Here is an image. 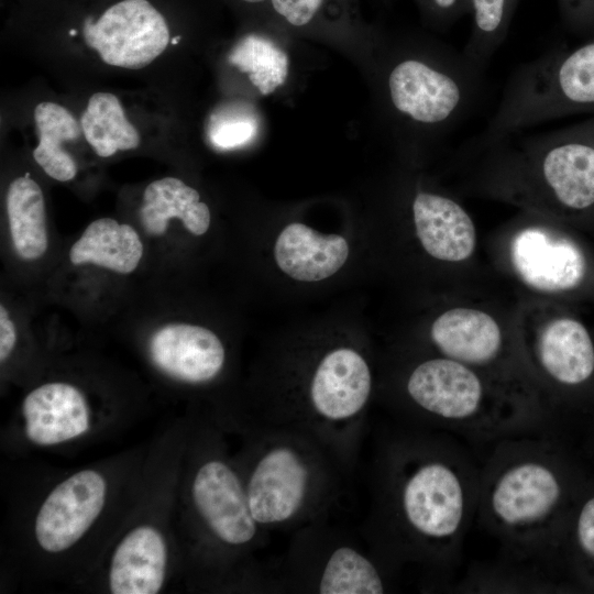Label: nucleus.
Listing matches in <instances>:
<instances>
[{
  "label": "nucleus",
  "mask_w": 594,
  "mask_h": 594,
  "mask_svg": "<svg viewBox=\"0 0 594 594\" xmlns=\"http://www.w3.org/2000/svg\"><path fill=\"white\" fill-rule=\"evenodd\" d=\"M117 485L108 468L77 470L53 485L31 519V544L48 561L77 554L110 518Z\"/></svg>",
  "instance_id": "423d86ee"
},
{
  "label": "nucleus",
  "mask_w": 594,
  "mask_h": 594,
  "mask_svg": "<svg viewBox=\"0 0 594 594\" xmlns=\"http://www.w3.org/2000/svg\"><path fill=\"white\" fill-rule=\"evenodd\" d=\"M69 34H70V35H76V34H77V31H76V30H70Z\"/></svg>",
  "instance_id": "e433bc0d"
},
{
  "label": "nucleus",
  "mask_w": 594,
  "mask_h": 594,
  "mask_svg": "<svg viewBox=\"0 0 594 594\" xmlns=\"http://www.w3.org/2000/svg\"><path fill=\"white\" fill-rule=\"evenodd\" d=\"M140 217L144 229L154 235L165 233L172 218L182 220L195 235H202L210 226L209 207L200 201L198 191L175 177H164L147 185Z\"/></svg>",
  "instance_id": "aec40b11"
},
{
  "label": "nucleus",
  "mask_w": 594,
  "mask_h": 594,
  "mask_svg": "<svg viewBox=\"0 0 594 594\" xmlns=\"http://www.w3.org/2000/svg\"><path fill=\"white\" fill-rule=\"evenodd\" d=\"M22 433L33 446L58 447L90 435L97 425L85 393L67 382H47L21 404Z\"/></svg>",
  "instance_id": "9b49d317"
},
{
  "label": "nucleus",
  "mask_w": 594,
  "mask_h": 594,
  "mask_svg": "<svg viewBox=\"0 0 594 594\" xmlns=\"http://www.w3.org/2000/svg\"><path fill=\"white\" fill-rule=\"evenodd\" d=\"M430 337L440 353L473 367L494 363L503 350L498 323L488 314L472 308H453L432 323Z\"/></svg>",
  "instance_id": "f3484780"
},
{
  "label": "nucleus",
  "mask_w": 594,
  "mask_h": 594,
  "mask_svg": "<svg viewBox=\"0 0 594 594\" xmlns=\"http://www.w3.org/2000/svg\"><path fill=\"white\" fill-rule=\"evenodd\" d=\"M243 1L256 3V2L264 1V0H243Z\"/></svg>",
  "instance_id": "c9c22d12"
},
{
  "label": "nucleus",
  "mask_w": 594,
  "mask_h": 594,
  "mask_svg": "<svg viewBox=\"0 0 594 594\" xmlns=\"http://www.w3.org/2000/svg\"><path fill=\"white\" fill-rule=\"evenodd\" d=\"M142 255L143 244L138 232L111 218L92 221L69 251L74 265L91 263L120 274L132 273Z\"/></svg>",
  "instance_id": "412c9836"
},
{
  "label": "nucleus",
  "mask_w": 594,
  "mask_h": 594,
  "mask_svg": "<svg viewBox=\"0 0 594 594\" xmlns=\"http://www.w3.org/2000/svg\"><path fill=\"white\" fill-rule=\"evenodd\" d=\"M275 11L290 24L301 26L316 14L323 0H271Z\"/></svg>",
  "instance_id": "7c9ffc66"
},
{
  "label": "nucleus",
  "mask_w": 594,
  "mask_h": 594,
  "mask_svg": "<svg viewBox=\"0 0 594 594\" xmlns=\"http://www.w3.org/2000/svg\"><path fill=\"white\" fill-rule=\"evenodd\" d=\"M257 130L258 122L251 109L232 106L210 117L208 138L216 147L231 150L250 143Z\"/></svg>",
  "instance_id": "cd10ccee"
},
{
  "label": "nucleus",
  "mask_w": 594,
  "mask_h": 594,
  "mask_svg": "<svg viewBox=\"0 0 594 594\" xmlns=\"http://www.w3.org/2000/svg\"><path fill=\"white\" fill-rule=\"evenodd\" d=\"M436 10L446 19L459 20L462 15L471 13V0H432Z\"/></svg>",
  "instance_id": "473e14b6"
},
{
  "label": "nucleus",
  "mask_w": 594,
  "mask_h": 594,
  "mask_svg": "<svg viewBox=\"0 0 594 594\" xmlns=\"http://www.w3.org/2000/svg\"><path fill=\"white\" fill-rule=\"evenodd\" d=\"M406 389L422 411L457 431L497 437L536 422L519 409L491 400L473 366L446 356L418 364Z\"/></svg>",
  "instance_id": "20e7f679"
},
{
  "label": "nucleus",
  "mask_w": 594,
  "mask_h": 594,
  "mask_svg": "<svg viewBox=\"0 0 594 594\" xmlns=\"http://www.w3.org/2000/svg\"><path fill=\"white\" fill-rule=\"evenodd\" d=\"M34 120L38 132V144L33 151L35 162L58 182L73 179L77 165L62 143L78 138V122L65 107L51 101L35 107Z\"/></svg>",
  "instance_id": "5701e85b"
},
{
  "label": "nucleus",
  "mask_w": 594,
  "mask_h": 594,
  "mask_svg": "<svg viewBox=\"0 0 594 594\" xmlns=\"http://www.w3.org/2000/svg\"><path fill=\"white\" fill-rule=\"evenodd\" d=\"M186 501L198 522L219 544L241 548L256 536L245 485L224 459L209 455L196 461L186 479Z\"/></svg>",
  "instance_id": "1a4fd4ad"
},
{
  "label": "nucleus",
  "mask_w": 594,
  "mask_h": 594,
  "mask_svg": "<svg viewBox=\"0 0 594 594\" xmlns=\"http://www.w3.org/2000/svg\"><path fill=\"white\" fill-rule=\"evenodd\" d=\"M148 352L164 374L189 384L213 380L226 360L224 346L215 332L188 323L158 329L150 340Z\"/></svg>",
  "instance_id": "4468645a"
},
{
  "label": "nucleus",
  "mask_w": 594,
  "mask_h": 594,
  "mask_svg": "<svg viewBox=\"0 0 594 594\" xmlns=\"http://www.w3.org/2000/svg\"><path fill=\"white\" fill-rule=\"evenodd\" d=\"M519 139L507 134L490 144L505 158L503 165L529 177L563 209L594 207V141L582 123Z\"/></svg>",
  "instance_id": "39448f33"
},
{
  "label": "nucleus",
  "mask_w": 594,
  "mask_h": 594,
  "mask_svg": "<svg viewBox=\"0 0 594 594\" xmlns=\"http://www.w3.org/2000/svg\"><path fill=\"white\" fill-rule=\"evenodd\" d=\"M512 265L521 282L543 293L572 289L585 274V260L571 240L541 226L520 229L510 242Z\"/></svg>",
  "instance_id": "ddd939ff"
},
{
  "label": "nucleus",
  "mask_w": 594,
  "mask_h": 594,
  "mask_svg": "<svg viewBox=\"0 0 594 594\" xmlns=\"http://www.w3.org/2000/svg\"><path fill=\"white\" fill-rule=\"evenodd\" d=\"M309 480L308 465L294 449L279 446L267 450L244 483L255 521L274 525L294 518L304 506Z\"/></svg>",
  "instance_id": "f8f14e48"
},
{
  "label": "nucleus",
  "mask_w": 594,
  "mask_h": 594,
  "mask_svg": "<svg viewBox=\"0 0 594 594\" xmlns=\"http://www.w3.org/2000/svg\"><path fill=\"white\" fill-rule=\"evenodd\" d=\"M411 209L417 237L430 256L461 262L473 254L475 227L459 202L440 194L420 191L415 196Z\"/></svg>",
  "instance_id": "dca6fc26"
},
{
  "label": "nucleus",
  "mask_w": 594,
  "mask_h": 594,
  "mask_svg": "<svg viewBox=\"0 0 594 594\" xmlns=\"http://www.w3.org/2000/svg\"><path fill=\"white\" fill-rule=\"evenodd\" d=\"M582 125L584 127V129L587 131V133L594 141V118L588 121L583 122Z\"/></svg>",
  "instance_id": "72a5a7b5"
},
{
  "label": "nucleus",
  "mask_w": 594,
  "mask_h": 594,
  "mask_svg": "<svg viewBox=\"0 0 594 594\" xmlns=\"http://www.w3.org/2000/svg\"><path fill=\"white\" fill-rule=\"evenodd\" d=\"M179 40H180V36H175V37H173V38L170 40V42H172V44L175 45V44H177V43L179 42Z\"/></svg>",
  "instance_id": "f704fd0d"
},
{
  "label": "nucleus",
  "mask_w": 594,
  "mask_h": 594,
  "mask_svg": "<svg viewBox=\"0 0 594 594\" xmlns=\"http://www.w3.org/2000/svg\"><path fill=\"white\" fill-rule=\"evenodd\" d=\"M322 594H381L385 592L376 566L350 547H340L329 557L319 581Z\"/></svg>",
  "instance_id": "bb28decb"
},
{
  "label": "nucleus",
  "mask_w": 594,
  "mask_h": 594,
  "mask_svg": "<svg viewBox=\"0 0 594 594\" xmlns=\"http://www.w3.org/2000/svg\"><path fill=\"white\" fill-rule=\"evenodd\" d=\"M84 135L97 155L109 157L118 151L136 148L140 134L125 117L119 99L110 92H96L81 116Z\"/></svg>",
  "instance_id": "b1692460"
},
{
  "label": "nucleus",
  "mask_w": 594,
  "mask_h": 594,
  "mask_svg": "<svg viewBox=\"0 0 594 594\" xmlns=\"http://www.w3.org/2000/svg\"><path fill=\"white\" fill-rule=\"evenodd\" d=\"M7 215L11 240L24 260H36L48 246L46 211L38 184L25 176L11 182L7 193Z\"/></svg>",
  "instance_id": "4be33fe9"
},
{
  "label": "nucleus",
  "mask_w": 594,
  "mask_h": 594,
  "mask_svg": "<svg viewBox=\"0 0 594 594\" xmlns=\"http://www.w3.org/2000/svg\"><path fill=\"white\" fill-rule=\"evenodd\" d=\"M16 343V332L13 322L3 305L0 307V361L6 362Z\"/></svg>",
  "instance_id": "2f4dec72"
},
{
  "label": "nucleus",
  "mask_w": 594,
  "mask_h": 594,
  "mask_svg": "<svg viewBox=\"0 0 594 594\" xmlns=\"http://www.w3.org/2000/svg\"><path fill=\"white\" fill-rule=\"evenodd\" d=\"M594 112V35L550 50L510 75L481 136L485 144L561 117Z\"/></svg>",
  "instance_id": "f03ea898"
},
{
  "label": "nucleus",
  "mask_w": 594,
  "mask_h": 594,
  "mask_svg": "<svg viewBox=\"0 0 594 594\" xmlns=\"http://www.w3.org/2000/svg\"><path fill=\"white\" fill-rule=\"evenodd\" d=\"M140 483L136 502L128 509L109 549L106 584L112 594H156L173 572L175 538L172 515L175 482L163 493L153 471Z\"/></svg>",
  "instance_id": "7ed1b4c3"
},
{
  "label": "nucleus",
  "mask_w": 594,
  "mask_h": 594,
  "mask_svg": "<svg viewBox=\"0 0 594 594\" xmlns=\"http://www.w3.org/2000/svg\"><path fill=\"white\" fill-rule=\"evenodd\" d=\"M520 0H471L472 29L462 52L483 73L505 41Z\"/></svg>",
  "instance_id": "393cba45"
},
{
  "label": "nucleus",
  "mask_w": 594,
  "mask_h": 594,
  "mask_svg": "<svg viewBox=\"0 0 594 594\" xmlns=\"http://www.w3.org/2000/svg\"><path fill=\"white\" fill-rule=\"evenodd\" d=\"M574 541L583 559L594 565V495L579 507L574 520Z\"/></svg>",
  "instance_id": "c85d7f7f"
},
{
  "label": "nucleus",
  "mask_w": 594,
  "mask_h": 594,
  "mask_svg": "<svg viewBox=\"0 0 594 594\" xmlns=\"http://www.w3.org/2000/svg\"><path fill=\"white\" fill-rule=\"evenodd\" d=\"M537 361L547 376L563 386H579L594 374V342L573 318L550 321L536 343Z\"/></svg>",
  "instance_id": "6ab92c4d"
},
{
  "label": "nucleus",
  "mask_w": 594,
  "mask_h": 594,
  "mask_svg": "<svg viewBox=\"0 0 594 594\" xmlns=\"http://www.w3.org/2000/svg\"><path fill=\"white\" fill-rule=\"evenodd\" d=\"M372 375L365 359L351 348L328 352L314 373L309 397L315 411L329 421H344L366 405Z\"/></svg>",
  "instance_id": "2eb2a0df"
},
{
  "label": "nucleus",
  "mask_w": 594,
  "mask_h": 594,
  "mask_svg": "<svg viewBox=\"0 0 594 594\" xmlns=\"http://www.w3.org/2000/svg\"><path fill=\"white\" fill-rule=\"evenodd\" d=\"M546 446L504 447L482 481L481 512L514 548L546 542L566 499V479Z\"/></svg>",
  "instance_id": "f257e3e1"
},
{
  "label": "nucleus",
  "mask_w": 594,
  "mask_h": 594,
  "mask_svg": "<svg viewBox=\"0 0 594 594\" xmlns=\"http://www.w3.org/2000/svg\"><path fill=\"white\" fill-rule=\"evenodd\" d=\"M564 23L574 33L594 35V0H558Z\"/></svg>",
  "instance_id": "c756f323"
},
{
  "label": "nucleus",
  "mask_w": 594,
  "mask_h": 594,
  "mask_svg": "<svg viewBox=\"0 0 594 594\" xmlns=\"http://www.w3.org/2000/svg\"><path fill=\"white\" fill-rule=\"evenodd\" d=\"M472 477L457 460L428 458L405 476L400 509L408 528L438 546H452L462 536L474 502Z\"/></svg>",
  "instance_id": "6e6552de"
},
{
  "label": "nucleus",
  "mask_w": 594,
  "mask_h": 594,
  "mask_svg": "<svg viewBox=\"0 0 594 594\" xmlns=\"http://www.w3.org/2000/svg\"><path fill=\"white\" fill-rule=\"evenodd\" d=\"M228 61L246 73L252 84L264 96L282 86L288 75V56L273 41L248 34L232 48Z\"/></svg>",
  "instance_id": "a878e982"
},
{
  "label": "nucleus",
  "mask_w": 594,
  "mask_h": 594,
  "mask_svg": "<svg viewBox=\"0 0 594 594\" xmlns=\"http://www.w3.org/2000/svg\"><path fill=\"white\" fill-rule=\"evenodd\" d=\"M82 35L102 62L128 69L147 66L170 41L166 19L148 0H121L98 19L87 16Z\"/></svg>",
  "instance_id": "9d476101"
},
{
  "label": "nucleus",
  "mask_w": 594,
  "mask_h": 594,
  "mask_svg": "<svg viewBox=\"0 0 594 594\" xmlns=\"http://www.w3.org/2000/svg\"><path fill=\"white\" fill-rule=\"evenodd\" d=\"M348 256L349 244L343 237L323 234L299 222L287 224L274 245L277 266L300 282H318L332 276Z\"/></svg>",
  "instance_id": "a211bd4d"
},
{
  "label": "nucleus",
  "mask_w": 594,
  "mask_h": 594,
  "mask_svg": "<svg viewBox=\"0 0 594 594\" xmlns=\"http://www.w3.org/2000/svg\"><path fill=\"white\" fill-rule=\"evenodd\" d=\"M482 74L463 53L435 65L406 58L388 75L389 99L400 114L418 124L457 127L474 102Z\"/></svg>",
  "instance_id": "0eeeda50"
}]
</instances>
